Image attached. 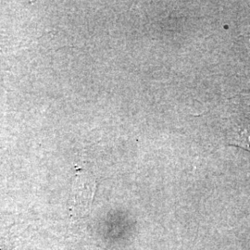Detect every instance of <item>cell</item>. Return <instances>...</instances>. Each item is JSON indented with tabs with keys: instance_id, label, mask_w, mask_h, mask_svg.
Masks as SVG:
<instances>
[{
	"instance_id": "6da1fadb",
	"label": "cell",
	"mask_w": 250,
	"mask_h": 250,
	"mask_svg": "<svg viewBox=\"0 0 250 250\" xmlns=\"http://www.w3.org/2000/svg\"><path fill=\"white\" fill-rule=\"evenodd\" d=\"M95 191V179L83 171L76 174L70 200V210L74 217H83L89 212Z\"/></svg>"
},
{
	"instance_id": "7a4b0ae2",
	"label": "cell",
	"mask_w": 250,
	"mask_h": 250,
	"mask_svg": "<svg viewBox=\"0 0 250 250\" xmlns=\"http://www.w3.org/2000/svg\"><path fill=\"white\" fill-rule=\"evenodd\" d=\"M247 38H248V40H249V45H250V35L247 36Z\"/></svg>"
}]
</instances>
